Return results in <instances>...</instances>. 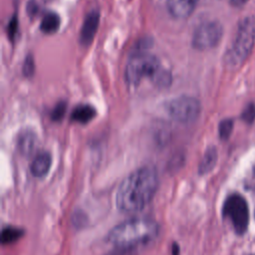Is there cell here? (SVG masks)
<instances>
[{
  "label": "cell",
  "mask_w": 255,
  "mask_h": 255,
  "mask_svg": "<svg viewBox=\"0 0 255 255\" xmlns=\"http://www.w3.org/2000/svg\"><path fill=\"white\" fill-rule=\"evenodd\" d=\"M37 144V136L31 130L22 131L18 137V148L24 155H30Z\"/></svg>",
  "instance_id": "cell-11"
},
{
  "label": "cell",
  "mask_w": 255,
  "mask_h": 255,
  "mask_svg": "<svg viewBox=\"0 0 255 255\" xmlns=\"http://www.w3.org/2000/svg\"><path fill=\"white\" fill-rule=\"evenodd\" d=\"M158 234L157 223L145 217L131 218L115 226L109 233V241L120 248H131L146 244Z\"/></svg>",
  "instance_id": "cell-2"
},
{
  "label": "cell",
  "mask_w": 255,
  "mask_h": 255,
  "mask_svg": "<svg viewBox=\"0 0 255 255\" xmlns=\"http://www.w3.org/2000/svg\"><path fill=\"white\" fill-rule=\"evenodd\" d=\"M113 255H121V254H113Z\"/></svg>",
  "instance_id": "cell-24"
},
{
  "label": "cell",
  "mask_w": 255,
  "mask_h": 255,
  "mask_svg": "<svg viewBox=\"0 0 255 255\" xmlns=\"http://www.w3.org/2000/svg\"><path fill=\"white\" fill-rule=\"evenodd\" d=\"M35 71V63L32 55H28L24 61L23 64V74L26 77H31L33 76Z\"/></svg>",
  "instance_id": "cell-19"
},
{
  "label": "cell",
  "mask_w": 255,
  "mask_h": 255,
  "mask_svg": "<svg viewBox=\"0 0 255 255\" xmlns=\"http://www.w3.org/2000/svg\"><path fill=\"white\" fill-rule=\"evenodd\" d=\"M196 0H166L169 13L177 19L187 18L193 11Z\"/></svg>",
  "instance_id": "cell-9"
},
{
  "label": "cell",
  "mask_w": 255,
  "mask_h": 255,
  "mask_svg": "<svg viewBox=\"0 0 255 255\" xmlns=\"http://www.w3.org/2000/svg\"><path fill=\"white\" fill-rule=\"evenodd\" d=\"M246 187L249 189H255V163L253 164V166L251 168V173H250L249 178L247 179Z\"/></svg>",
  "instance_id": "cell-22"
},
{
  "label": "cell",
  "mask_w": 255,
  "mask_h": 255,
  "mask_svg": "<svg viewBox=\"0 0 255 255\" xmlns=\"http://www.w3.org/2000/svg\"><path fill=\"white\" fill-rule=\"evenodd\" d=\"M222 26L217 21L201 23L194 31L192 45L198 50H208L215 47L221 40Z\"/></svg>",
  "instance_id": "cell-7"
},
{
  "label": "cell",
  "mask_w": 255,
  "mask_h": 255,
  "mask_svg": "<svg viewBox=\"0 0 255 255\" xmlns=\"http://www.w3.org/2000/svg\"><path fill=\"white\" fill-rule=\"evenodd\" d=\"M96 110L90 105H80L76 107L72 113V121L81 124H87L96 117Z\"/></svg>",
  "instance_id": "cell-12"
},
{
  "label": "cell",
  "mask_w": 255,
  "mask_h": 255,
  "mask_svg": "<svg viewBox=\"0 0 255 255\" xmlns=\"http://www.w3.org/2000/svg\"><path fill=\"white\" fill-rule=\"evenodd\" d=\"M230 3H232L235 6H242L244 5L248 0H229Z\"/></svg>",
  "instance_id": "cell-23"
},
{
  "label": "cell",
  "mask_w": 255,
  "mask_h": 255,
  "mask_svg": "<svg viewBox=\"0 0 255 255\" xmlns=\"http://www.w3.org/2000/svg\"><path fill=\"white\" fill-rule=\"evenodd\" d=\"M17 31H18V18H17V15L15 14L12 19L10 20L9 24H8V27H7V33H8V37L11 41L14 40L16 34H17Z\"/></svg>",
  "instance_id": "cell-20"
},
{
  "label": "cell",
  "mask_w": 255,
  "mask_h": 255,
  "mask_svg": "<svg viewBox=\"0 0 255 255\" xmlns=\"http://www.w3.org/2000/svg\"><path fill=\"white\" fill-rule=\"evenodd\" d=\"M23 235V230L18 229L16 227H6L3 229L2 234H1V239H2V243H10L13 242L15 240H17L18 238H20Z\"/></svg>",
  "instance_id": "cell-15"
},
{
  "label": "cell",
  "mask_w": 255,
  "mask_h": 255,
  "mask_svg": "<svg viewBox=\"0 0 255 255\" xmlns=\"http://www.w3.org/2000/svg\"><path fill=\"white\" fill-rule=\"evenodd\" d=\"M61 24L60 16L55 12H48L42 19L40 29L45 34H53L58 31Z\"/></svg>",
  "instance_id": "cell-13"
},
{
  "label": "cell",
  "mask_w": 255,
  "mask_h": 255,
  "mask_svg": "<svg viewBox=\"0 0 255 255\" xmlns=\"http://www.w3.org/2000/svg\"><path fill=\"white\" fill-rule=\"evenodd\" d=\"M67 110V105L65 102H60L57 104V106L54 108V110L51 113V118L53 121H60L64 117Z\"/></svg>",
  "instance_id": "cell-18"
},
{
  "label": "cell",
  "mask_w": 255,
  "mask_h": 255,
  "mask_svg": "<svg viewBox=\"0 0 255 255\" xmlns=\"http://www.w3.org/2000/svg\"><path fill=\"white\" fill-rule=\"evenodd\" d=\"M168 115L176 122L189 124L194 122L200 114L199 102L189 96H181L169 101L166 106Z\"/></svg>",
  "instance_id": "cell-6"
},
{
  "label": "cell",
  "mask_w": 255,
  "mask_h": 255,
  "mask_svg": "<svg viewBox=\"0 0 255 255\" xmlns=\"http://www.w3.org/2000/svg\"><path fill=\"white\" fill-rule=\"evenodd\" d=\"M38 10H39V6H38L37 2H35L34 0L29 1L28 5H27V13L31 18H33L38 13Z\"/></svg>",
  "instance_id": "cell-21"
},
{
  "label": "cell",
  "mask_w": 255,
  "mask_h": 255,
  "mask_svg": "<svg viewBox=\"0 0 255 255\" xmlns=\"http://www.w3.org/2000/svg\"><path fill=\"white\" fill-rule=\"evenodd\" d=\"M160 72L158 59L148 53L134 54L126 68V79L129 85H138L143 78H153Z\"/></svg>",
  "instance_id": "cell-4"
},
{
  "label": "cell",
  "mask_w": 255,
  "mask_h": 255,
  "mask_svg": "<svg viewBox=\"0 0 255 255\" xmlns=\"http://www.w3.org/2000/svg\"><path fill=\"white\" fill-rule=\"evenodd\" d=\"M51 163H52V158L48 152L43 151L38 153L34 157L31 163L32 174L36 177H42L46 175L50 169Z\"/></svg>",
  "instance_id": "cell-10"
},
{
  "label": "cell",
  "mask_w": 255,
  "mask_h": 255,
  "mask_svg": "<svg viewBox=\"0 0 255 255\" xmlns=\"http://www.w3.org/2000/svg\"><path fill=\"white\" fill-rule=\"evenodd\" d=\"M241 119L247 123V124H252L255 120V105L254 104H249L245 107L241 114Z\"/></svg>",
  "instance_id": "cell-17"
},
{
  "label": "cell",
  "mask_w": 255,
  "mask_h": 255,
  "mask_svg": "<svg viewBox=\"0 0 255 255\" xmlns=\"http://www.w3.org/2000/svg\"><path fill=\"white\" fill-rule=\"evenodd\" d=\"M197 1H198V0H196V2H197Z\"/></svg>",
  "instance_id": "cell-25"
},
{
  "label": "cell",
  "mask_w": 255,
  "mask_h": 255,
  "mask_svg": "<svg viewBox=\"0 0 255 255\" xmlns=\"http://www.w3.org/2000/svg\"><path fill=\"white\" fill-rule=\"evenodd\" d=\"M222 215L230 220L236 234L243 235L249 224V207L246 199L239 193L226 197L222 206Z\"/></svg>",
  "instance_id": "cell-5"
},
{
  "label": "cell",
  "mask_w": 255,
  "mask_h": 255,
  "mask_svg": "<svg viewBox=\"0 0 255 255\" xmlns=\"http://www.w3.org/2000/svg\"><path fill=\"white\" fill-rule=\"evenodd\" d=\"M255 44V16L244 18L237 29L235 39L226 53L225 62L229 67L240 66L250 55Z\"/></svg>",
  "instance_id": "cell-3"
},
{
  "label": "cell",
  "mask_w": 255,
  "mask_h": 255,
  "mask_svg": "<svg viewBox=\"0 0 255 255\" xmlns=\"http://www.w3.org/2000/svg\"><path fill=\"white\" fill-rule=\"evenodd\" d=\"M232 130H233V121L231 119H225L220 122L218 127V131H219V136L222 140L228 139Z\"/></svg>",
  "instance_id": "cell-16"
},
{
  "label": "cell",
  "mask_w": 255,
  "mask_h": 255,
  "mask_svg": "<svg viewBox=\"0 0 255 255\" xmlns=\"http://www.w3.org/2000/svg\"><path fill=\"white\" fill-rule=\"evenodd\" d=\"M217 161V150L214 146H210L206 149L200 163L198 171L200 174H205L212 170Z\"/></svg>",
  "instance_id": "cell-14"
},
{
  "label": "cell",
  "mask_w": 255,
  "mask_h": 255,
  "mask_svg": "<svg viewBox=\"0 0 255 255\" xmlns=\"http://www.w3.org/2000/svg\"><path fill=\"white\" fill-rule=\"evenodd\" d=\"M100 22V13L98 11H91L83 24L81 33H80V43L84 46H88L93 41L95 34L97 32Z\"/></svg>",
  "instance_id": "cell-8"
},
{
  "label": "cell",
  "mask_w": 255,
  "mask_h": 255,
  "mask_svg": "<svg viewBox=\"0 0 255 255\" xmlns=\"http://www.w3.org/2000/svg\"><path fill=\"white\" fill-rule=\"evenodd\" d=\"M158 186L157 172L153 167H141L121 183L117 193L118 208L127 213L142 210L152 199Z\"/></svg>",
  "instance_id": "cell-1"
}]
</instances>
